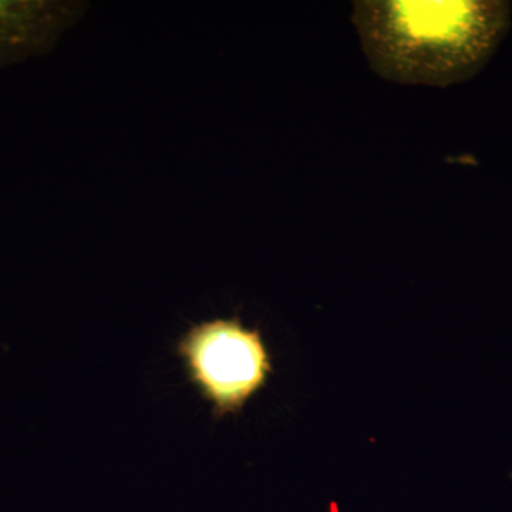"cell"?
<instances>
[{
	"mask_svg": "<svg viewBox=\"0 0 512 512\" xmlns=\"http://www.w3.org/2000/svg\"><path fill=\"white\" fill-rule=\"evenodd\" d=\"M505 2H356L370 66L392 82L446 87L480 72L510 26Z\"/></svg>",
	"mask_w": 512,
	"mask_h": 512,
	"instance_id": "6da1fadb",
	"label": "cell"
},
{
	"mask_svg": "<svg viewBox=\"0 0 512 512\" xmlns=\"http://www.w3.org/2000/svg\"><path fill=\"white\" fill-rule=\"evenodd\" d=\"M175 352L215 419L241 413L274 373L261 330L247 328L238 316L192 325Z\"/></svg>",
	"mask_w": 512,
	"mask_h": 512,
	"instance_id": "7a4b0ae2",
	"label": "cell"
},
{
	"mask_svg": "<svg viewBox=\"0 0 512 512\" xmlns=\"http://www.w3.org/2000/svg\"><path fill=\"white\" fill-rule=\"evenodd\" d=\"M70 6L53 2H0V67L42 55L69 25Z\"/></svg>",
	"mask_w": 512,
	"mask_h": 512,
	"instance_id": "3957f363",
	"label": "cell"
}]
</instances>
